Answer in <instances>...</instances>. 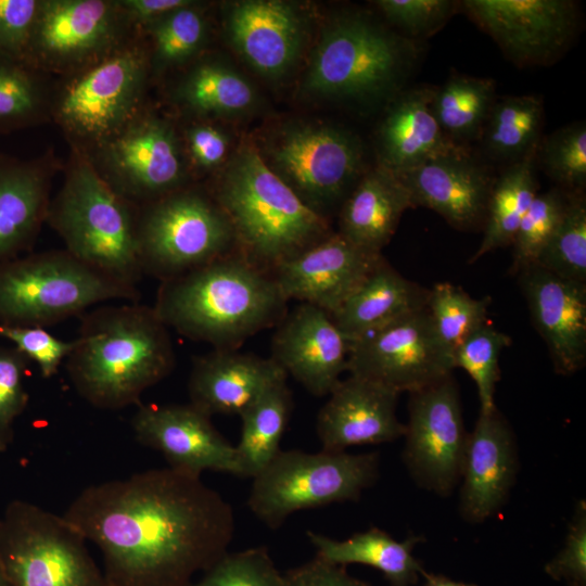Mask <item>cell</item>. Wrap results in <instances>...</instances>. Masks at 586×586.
Segmentation results:
<instances>
[{
	"instance_id": "obj_21",
	"label": "cell",
	"mask_w": 586,
	"mask_h": 586,
	"mask_svg": "<svg viewBox=\"0 0 586 586\" xmlns=\"http://www.w3.org/2000/svg\"><path fill=\"white\" fill-rule=\"evenodd\" d=\"M348 342L331 315L300 303L277 324L271 358L315 396H326L347 371Z\"/></svg>"
},
{
	"instance_id": "obj_50",
	"label": "cell",
	"mask_w": 586,
	"mask_h": 586,
	"mask_svg": "<svg viewBox=\"0 0 586 586\" xmlns=\"http://www.w3.org/2000/svg\"><path fill=\"white\" fill-rule=\"evenodd\" d=\"M282 586H370L336 565L315 557L283 573Z\"/></svg>"
},
{
	"instance_id": "obj_49",
	"label": "cell",
	"mask_w": 586,
	"mask_h": 586,
	"mask_svg": "<svg viewBox=\"0 0 586 586\" xmlns=\"http://www.w3.org/2000/svg\"><path fill=\"white\" fill-rule=\"evenodd\" d=\"M40 2L0 0V52L20 55L28 51Z\"/></svg>"
},
{
	"instance_id": "obj_26",
	"label": "cell",
	"mask_w": 586,
	"mask_h": 586,
	"mask_svg": "<svg viewBox=\"0 0 586 586\" xmlns=\"http://www.w3.org/2000/svg\"><path fill=\"white\" fill-rule=\"evenodd\" d=\"M227 31L242 58L271 78L284 75L293 66L304 33L298 12L277 0L234 3L227 16Z\"/></svg>"
},
{
	"instance_id": "obj_18",
	"label": "cell",
	"mask_w": 586,
	"mask_h": 586,
	"mask_svg": "<svg viewBox=\"0 0 586 586\" xmlns=\"http://www.w3.org/2000/svg\"><path fill=\"white\" fill-rule=\"evenodd\" d=\"M124 17L115 1L43 0L28 50L55 69L98 62L112 52Z\"/></svg>"
},
{
	"instance_id": "obj_22",
	"label": "cell",
	"mask_w": 586,
	"mask_h": 586,
	"mask_svg": "<svg viewBox=\"0 0 586 586\" xmlns=\"http://www.w3.org/2000/svg\"><path fill=\"white\" fill-rule=\"evenodd\" d=\"M328 395L316 423L322 450L345 451L352 446L390 443L404 436L405 424L396 416L397 392L349 374Z\"/></svg>"
},
{
	"instance_id": "obj_31",
	"label": "cell",
	"mask_w": 586,
	"mask_h": 586,
	"mask_svg": "<svg viewBox=\"0 0 586 586\" xmlns=\"http://www.w3.org/2000/svg\"><path fill=\"white\" fill-rule=\"evenodd\" d=\"M307 537L316 556L322 560L342 566H371L381 572L391 586H415L424 570L412 553L415 546L423 542L421 536L409 535L399 542L372 526L344 540L313 531H307Z\"/></svg>"
},
{
	"instance_id": "obj_30",
	"label": "cell",
	"mask_w": 586,
	"mask_h": 586,
	"mask_svg": "<svg viewBox=\"0 0 586 586\" xmlns=\"http://www.w3.org/2000/svg\"><path fill=\"white\" fill-rule=\"evenodd\" d=\"M49 204L47 170L36 164L0 161V269L31 244Z\"/></svg>"
},
{
	"instance_id": "obj_19",
	"label": "cell",
	"mask_w": 586,
	"mask_h": 586,
	"mask_svg": "<svg viewBox=\"0 0 586 586\" xmlns=\"http://www.w3.org/2000/svg\"><path fill=\"white\" fill-rule=\"evenodd\" d=\"M395 175L413 207L430 208L459 230L483 227L496 176L471 149L431 157Z\"/></svg>"
},
{
	"instance_id": "obj_35",
	"label": "cell",
	"mask_w": 586,
	"mask_h": 586,
	"mask_svg": "<svg viewBox=\"0 0 586 586\" xmlns=\"http://www.w3.org/2000/svg\"><path fill=\"white\" fill-rule=\"evenodd\" d=\"M496 99L495 80L453 74L434 87L431 106L444 136L454 144L470 149L477 142Z\"/></svg>"
},
{
	"instance_id": "obj_47",
	"label": "cell",
	"mask_w": 586,
	"mask_h": 586,
	"mask_svg": "<svg viewBox=\"0 0 586 586\" xmlns=\"http://www.w3.org/2000/svg\"><path fill=\"white\" fill-rule=\"evenodd\" d=\"M42 104L37 81L23 68L0 62V125H17L35 117Z\"/></svg>"
},
{
	"instance_id": "obj_8",
	"label": "cell",
	"mask_w": 586,
	"mask_h": 586,
	"mask_svg": "<svg viewBox=\"0 0 586 586\" xmlns=\"http://www.w3.org/2000/svg\"><path fill=\"white\" fill-rule=\"evenodd\" d=\"M377 453L280 450L255 477L247 498L253 514L272 530L294 512L357 501L379 476Z\"/></svg>"
},
{
	"instance_id": "obj_17",
	"label": "cell",
	"mask_w": 586,
	"mask_h": 586,
	"mask_svg": "<svg viewBox=\"0 0 586 586\" xmlns=\"http://www.w3.org/2000/svg\"><path fill=\"white\" fill-rule=\"evenodd\" d=\"M131 428L140 444L161 453L176 471L199 477L204 471L240 477L234 445L190 403L139 405Z\"/></svg>"
},
{
	"instance_id": "obj_42",
	"label": "cell",
	"mask_w": 586,
	"mask_h": 586,
	"mask_svg": "<svg viewBox=\"0 0 586 586\" xmlns=\"http://www.w3.org/2000/svg\"><path fill=\"white\" fill-rule=\"evenodd\" d=\"M570 191L560 188L537 193L523 216L512 241V270L534 265L566 206Z\"/></svg>"
},
{
	"instance_id": "obj_46",
	"label": "cell",
	"mask_w": 586,
	"mask_h": 586,
	"mask_svg": "<svg viewBox=\"0 0 586 586\" xmlns=\"http://www.w3.org/2000/svg\"><path fill=\"white\" fill-rule=\"evenodd\" d=\"M0 337L13 343L15 349L33 360L46 379L58 373L75 344L74 341L55 337L41 327L0 323Z\"/></svg>"
},
{
	"instance_id": "obj_13",
	"label": "cell",
	"mask_w": 586,
	"mask_h": 586,
	"mask_svg": "<svg viewBox=\"0 0 586 586\" xmlns=\"http://www.w3.org/2000/svg\"><path fill=\"white\" fill-rule=\"evenodd\" d=\"M454 369L453 353L436 334L426 306L348 343L347 372L398 394L435 384Z\"/></svg>"
},
{
	"instance_id": "obj_33",
	"label": "cell",
	"mask_w": 586,
	"mask_h": 586,
	"mask_svg": "<svg viewBox=\"0 0 586 586\" xmlns=\"http://www.w3.org/2000/svg\"><path fill=\"white\" fill-rule=\"evenodd\" d=\"M536 153L537 150L504 167L495 177L483 225V238L470 263L512 243L523 216L538 193Z\"/></svg>"
},
{
	"instance_id": "obj_34",
	"label": "cell",
	"mask_w": 586,
	"mask_h": 586,
	"mask_svg": "<svg viewBox=\"0 0 586 586\" xmlns=\"http://www.w3.org/2000/svg\"><path fill=\"white\" fill-rule=\"evenodd\" d=\"M292 409V393L282 381L240 415L241 433L234 445L240 477H255L280 453Z\"/></svg>"
},
{
	"instance_id": "obj_29",
	"label": "cell",
	"mask_w": 586,
	"mask_h": 586,
	"mask_svg": "<svg viewBox=\"0 0 586 586\" xmlns=\"http://www.w3.org/2000/svg\"><path fill=\"white\" fill-rule=\"evenodd\" d=\"M428 294L382 258L331 317L352 343L424 308Z\"/></svg>"
},
{
	"instance_id": "obj_52",
	"label": "cell",
	"mask_w": 586,
	"mask_h": 586,
	"mask_svg": "<svg viewBox=\"0 0 586 586\" xmlns=\"http://www.w3.org/2000/svg\"><path fill=\"white\" fill-rule=\"evenodd\" d=\"M115 2L125 17L145 26L192 3L188 0H120Z\"/></svg>"
},
{
	"instance_id": "obj_38",
	"label": "cell",
	"mask_w": 586,
	"mask_h": 586,
	"mask_svg": "<svg viewBox=\"0 0 586 586\" xmlns=\"http://www.w3.org/2000/svg\"><path fill=\"white\" fill-rule=\"evenodd\" d=\"M489 297L474 298L449 282H438L429 290L426 310L436 334L453 353L474 331L485 324Z\"/></svg>"
},
{
	"instance_id": "obj_44",
	"label": "cell",
	"mask_w": 586,
	"mask_h": 586,
	"mask_svg": "<svg viewBox=\"0 0 586 586\" xmlns=\"http://www.w3.org/2000/svg\"><path fill=\"white\" fill-rule=\"evenodd\" d=\"M400 35L421 41L438 30L460 11V1L450 0H379L374 2Z\"/></svg>"
},
{
	"instance_id": "obj_12",
	"label": "cell",
	"mask_w": 586,
	"mask_h": 586,
	"mask_svg": "<svg viewBox=\"0 0 586 586\" xmlns=\"http://www.w3.org/2000/svg\"><path fill=\"white\" fill-rule=\"evenodd\" d=\"M146 72L140 48L112 51L63 89L59 123L75 138L101 144L137 116Z\"/></svg>"
},
{
	"instance_id": "obj_3",
	"label": "cell",
	"mask_w": 586,
	"mask_h": 586,
	"mask_svg": "<svg viewBox=\"0 0 586 586\" xmlns=\"http://www.w3.org/2000/svg\"><path fill=\"white\" fill-rule=\"evenodd\" d=\"M66 358L76 392L91 406L118 410L174 369L168 328L153 307L120 304L95 308L81 322Z\"/></svg>"
},
{
	"instance_id": "obj_4",
	"label": "cell",
	"mask_w": 586,
	"mask_h": 586,
	"mask_svg": "<svg viewBox=\"0 0 586 586\" xmlns=\"http://www.w3.org/2000/svg\"><path fill=\"white\" fill-rule=\"evenodd\" d=\"M238 251L271 272L330 235L329 221L279 177L253 144H244L225 170L215 192Z\"/></svg>"
},
{
	"instance_id": "obj_6",
	"label": "cell",
	"mask_w": 586,
	"mask_h": 586,
	"mask_svg": "<svg viewBox=\"0 0 586 586\" xmlns=\"http://www.w3.org/2000/svg\"><path fill=\"white\" fill-rule=\"evenodd\" d=\"M137 217L81 156L72 163L64 184L50 202L47 219L78 260L127 286L143 276L138 252Z\"/></svg>"
},
{
	"instance_id": "obj_7",
	"label": "cell",
	"mask_w": 586,
	"mask_h": 586,
	"mask_svg": "<svg viewBox=\"0 0 586 586\" xmlns=\"http://www.w3.org/2000/svg\"><path fill=\"white\" fill-rule=\"evenodd\" d=\"M136 288L122 284L67 251L18 257L0 269V323L42 327L112 300L133 302Z\"/></svg>"
},
{
	"instance_id": "obj_36",
	"label": "cell",
	"mask_w": 586,
	"mask_h": 586,
	"mask_svg": "<svg viewBox=\"0 0 586 586\" xmlns=\"http://www.w3.org/2000/svg\"><path fill=\"white\" fill-rule=\"evenodd\" d=\"M179 101L202 115H232L252 106L255 100L251 84L239 73L217 62L193 67L180 82Z\"/></svg>"
},
{
	"instance_id": "obj_51",
	"label": "cell",
	"mask_w": 586,
	"mask_h": 586,
	"mask_svg": "<svg viewBox=\"0 0 586 586\" xmlns=\"http://www.w3.org/2000/svg\"><path fill=\"white\" fill-rule=\"evenodd\" d=\"M189 153L194 163L202 168H213L221 164L228 153V138L219 129L198 124L187 131Z\"/></svg>"
},
{
	"instance_id": "obj_9",
	"label": "cell",
	"mask_w": 586,
	"mask_h": 586,
	"mask_svg": "<svg viewBox=\"0 0 586 586\" xmlns=\"http://www.w3.org/2000/svg\"><path fill=\"white\" fill-rule=\"evenodd\" d=\"M63 514L14 499L0 515V569L11 586H109Z\"/></svg>"
},
{
	"instance_id": "obj_48",
	"label": "cell",
	"mask_w": 586,
	"mask_h": 586,
	"mask_svg": "<svg viewBox=\"0 0 586 586\" xmlns=\"http://www.w3.org/2000/svg\"><path fill=\"white\" fill-rule=\"evenodd\" d=\"M552 579L565 581L569 586H586V504L579 500L561 550L545 565Z\"/></svg>"
},
{
	"instance_id": "obj_1",
	"label": "cell",
	"mask_w": 586,
	"mask_h": 586,
	"mask_svg": "<svg viewBox=\"0 0 586 586\" xmlns=\"http://www.w3.org/2000/svg\"><path fill=\"white\" fill-rule=\"evenodd\" d=\"M63 515L101 551L109 586H190L234 533L231 505L169 467L89 485Z\"/></svg>"
},
{
	"instance_id": "obj_45",
	"label": "cell",
	"mask_w": 586,
	"mask_h": 586,
	"mask_svg": "<svg viewBox=\"0 0 586 586\" xmlns=\"http://www.w3.org/2000/svg\"><path fill=\"white\" fill-rule=\"evenodd\" d=\"M26 361L17 349L0 347V454L12 443L13 425L27 404Z\"/></svg>"
},
{
	"instance_id": "obj_43",
	"label": "cell",
	"mask_w": 586,
	"mask_h": 586,
	"mask_svg": "<svg viewBox=\"0 0 586 586\" xmlns=\"http://www.w3.org/2000/svg\"><path fill=\"white\" fill-rule=\"evenodd\" d=\"M281 573L266 547L227 551L190 586H282Z\"/></svg>"
},
{
	"instance_id": "obj_54",
	"label": "cell",
	"mask_w": 586,
	"mask_h": 586,
	"mask_svg": "<svg viewBox=\"0 0 586 586\" xmlns=\"http://www.w3.org/2000/svg\"><path fill=\"white\" fill-rule=\"evenodd\" d=\"M0 586H11L1 569H0Z\"/></svg>"
},
{
	"instance_id": "obj_2",
	"label": "cell",
	"mask_w": 586,
	"mask_h": 586,
	"mask_svg": "<svg viewBox=\"0 0 586 586\" xmlns=\"http://www.w3.org/2000/svg\"><path fill=\"white\" fill-rule=\"evenodd\" d=\"M288 302L271 272L235 251L161 281L153 308L167 328L188 339L238 349L252 335L277 326Z\"/></svg>"
},
{
	"instance_id": "obj_41",
	"label": "cell",
	"mask_w": 586,
	"mask_h": 586,
	"mask_svg": "<svg viewBox=\"0 0 586 586\" xmlns=\"http://www.w3.org/2000/svg\"><path fill=\"white\" fill-rule=\"evenodd\" d=\"M153 41V61L158 68L180 64L195 54L204 43L206 24L191 3L149 24Z\"/></svg>"
},
{
	"instance_id": "obj_20",
	"label": "cell",
	"mask_w": 586,
	"mask_h": 586,
	"mask_svg": "<svg viewBox=\"0 0 586 586\" xmlns=\"http://www.w3.org/2000/svg\"><path fill=\"white\" fill-rule=\"evenodd\" d=\"M383 258L331 233L271 275L288 301L296 300L332 315Z\"/></svg>"
},
{
	"instance_id": "obj_24",
	"label": "cell",
	"mask_w": 586,
	"mask_h": 586,
	"mask_svg": "<svg viewBox=\"0 0 586 586\" xmlns=\"http://www.w3.org/2000/svg\"><path fill=\"white\" fill-rule=\"evenodd\" d=\"M518 471L514 434L495 408L480 411L468 434L461 470L459 510L462 518L480 523L496 513L506 501Z\"/></svg>"
},
{
	"instance_id": "obj_5",
	"label": "cell",
	"mask_w": 586,
	"mask_h": 586,
	"mask_svg": "<svg viewBox=\"0 0 586 586\" xmlns=\"http://www.w3.org/2000/svg\"><path fill=\"white\" fill-rule=\"evenodd\" d=\"M420 41L364 13H345L323 31L304 79L307 93L351 101L393 99L416 69Z\"/></svg>"
},
{
	"instance_id": "obj_28",
	"label": "cell",
	"mask_w": 586,
	"mask_h": 586,
	"mask_svg": "<svg viewBox=\"0 0 586 586\" xmlns=\"http://www.w3.org/2000/svg\"><path fill=\"white\" fill-rule=\"evenodd\" d=\"M409 192L388 169L366 170L339 213V233L359 249L381 254L396 231L404 212L411 208Z\"/></svg>"
},
{
	"instance_id": "obj_16",
	"label": "cell",
	"mask_w": 586,
	"mask_h": 586,
	"mask_svg": "<svg viewBox=\"0 0 586 586\" xmlns=\"http://www.w3.org/2000/svg\"><path fill=\"white\" fill-rule=\"evenodd\" d=\"M100 149L102 178L129 203L149 204L181 189L179 144L171 126L161 118L136 116Z\"/></svg>"
},
{
	"instance_id": "obj_23",
	"label": "cell",
	"mask_w": 586,
	"mask_h": 586,
	"mask_svg": "<svg viewBox=\"0 0 586 586\" xmlns=\"http://www.w3.org/2000/svg\"><path fill=\"white\" fill-rule=\"evenodd\" d=\"M518 273L555 371L575 373L586 361V283L564 279L537 265Z\"/></svg>"
},
{
	"instance_id": "obj_39",
	"label": "cell",
	"mask_w": 586,
	"mask_h": 586,
	"mask_svg": "<svg viewBox=\"0 0 586 586\" xmlns=\"http://www.w3.org/2000/svg\"><path fill=\"white\" fill-rule=\"evenodd\" d=\"M511 339L489 321L474 331L454 352V367L463 369L473 380L480 400V411L496 408L495 392L499 381V357Z\"/></svg>"
},
{
	"instance_id": "obj_11",
	"label": "cell",
	"mask_w": 586,
	"mask_h": 586,
	"mask_svg": "<svg viewBox=\"0 0 586 586\" xmlns=\"http://www.w3.org/2000/svg\"><path fill=\"white\" fill-rule=\"evenodd\" d=\"M259 153L307 206L327 219V213L342 206L366 171L359 139L327 124L286 125Z\"/></svg>"
},
{
	"instance_id": "obj_10",
	"label": "cell",
	"mask_w": 586,
	"mask_h": 586,
	"mask_svg": "<svg viewBox=\"0 0 586 586\" xmlns=\"http://www.w3.org/2000/svg\"><path fill=\"white\" fill-rule=\"evenodd\" d=\"M143 275L168 280L237 249L232 227L215 200L180 189L152 203L137 217Z\"/></svg>"
},
{
	"instance_id": "obj_14",
	"label": "cell",
	"mask_w": 586,
	"mask_h": 586,
	"mask_svg": "<svg viewBox=\"0 0 586 586\" xmlns=\"http://www.w3.org/2000/svg\"><path fill=\"white\" fill-rule=\"evenodd\" d=\"M409 395L403 460L420 486L448 496L460 481L469 434L457 383L449 374Z\"/></svg>"
},
{
	"instance_id": "obj_15",
	"label": "cell",
	"mask_w": 586,
	"mask_h": 586,
	"mask_svg": "<svg viewBox=\"0 0 586 586\" xmlns=\"http://www.w3.org/2000/svg\"><path fill=\"white\" fill-rule=\"evenodd\" d=\"M460 10L520 67L553 64L578 28L571 0H464Z\"/></svg>"
},
{
	"instance_id": "obj_37",
	"label": "cell",
	"mask_w": 586,
	"mask_h": 586,
	"mask_svg": "<svg viewBox=\"0 0 586 586\" xmlns=\"http://www.w3.org/2000/svg\"><path fill=\"white\" fill-rule=\"evenodd\" d=\"M534 265L564 279L586 283V200L583 192H569L564 213Z\"/></svg>"
},
{
	"instance_id": "obj_40",
	"label": "cell",
	"mask_w": 586,
	"mask_h": 586,
	"mask_svg": "<svg viewBox=\"0 0 586 586\" xmlns=\"http://www.w3.org/2000/svg\"><path fill=\"white\" fill-rule=\"evenodd\" d=\"M536 166L560 189L583 192L586 186V125L576 122L543 137Z\"/></svg>"
},
{
	"instance_id": "obj_27",
	"label": "cell",
	"mask_w": 586,
	"mask_h": 586,
	"mask_svg": "<svg viewBox=\"0 0 586 586\" xmlns=\"http://www.w3.org/2000/svg\"><path fill=\"white\" fill-rule=\"evenodd\" d=\"M434 87L402 90L393 99L377 131L378 165L394 174L431 157L467 149L450 142L432 112Z\"/></svg>"
},
{
	"instance_id": "obj_25",
	"label": "cell",
	"mask_w": 586,
	"mask_h": 586,
	"mask_svg": "<svg viewBox=\"0 0 586 586\" xmlns=\"http://www.w3.org/2000/svg\"><path fill=\"white\" fill-rule=\"evenodd\" d=\"M286 378L271 357L215 348L193 361L188 382L190 404L209 417L240 416Z\"/></svg>"
},
{
	"instance_id": "obj_32",
	"label": "cell",
	"mask_w": 586,
	"mask_h": 586,
	"mask_svg": "<svg viewBox=\"0 0 586 586\" xmlns=\"http://www.w3.org/2000/svg\"><path fill=\"white\" fill-rule=\"evenodd\" d=\"M543 125L544 102L539 95L497 98L477 142L489 162L506 167L538 149Z\"/></svg>"
},
{
	"instance_id": "obj_53",
	"label": "cell",
	"mask_w": 586,
	"mask_h": 586,
	"mask_svg": "<svg viewBox=\"0 0 586 586\" xmlns=\"http://www.w3.org/2000/svg\"><path fill=\"white\" fill-rule=\"evenodd\" d=\"M421 577L424 579V586H477L474 583L454 581L445 575L429 573L424 570Z\"/></svg>"
}]
</instances>
